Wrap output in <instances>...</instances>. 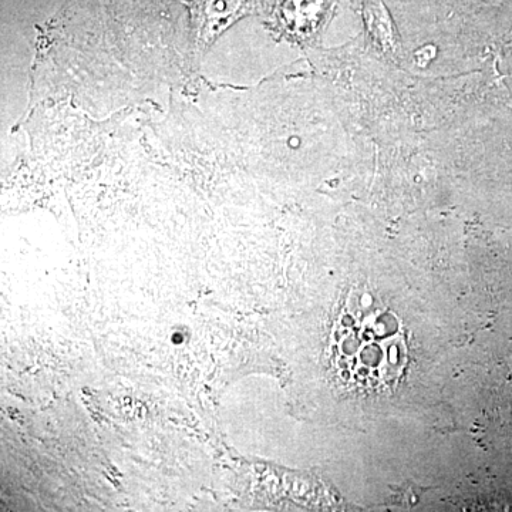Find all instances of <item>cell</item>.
Instances as JSON below:
<instances>
[{
    "mask_svg": "<svg viewBox=\"0 0 512 512\" xmlns=\"http://www.w3.org/2000/svg\"><path fill=\"white\" fill-rule=\"evenodd\" d=\"M195 55L201 57L218 37L254 10L255 0H190Z\"/></svg>",
    "mask_w": 512,
    "mask_h": 512,
    "instance_id": "1",
    "label": "cell"
}]
</instances>
